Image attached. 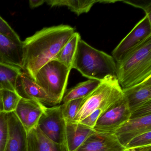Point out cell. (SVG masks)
Returning a JSON list of instances; mask_svg holds the SVG:
<instances>
[{
    "instance_id": "14",
    "label": "cell",
    "mask_w": 151,
    "mask_h": 151,
    "mask_svg": "<svg viewBox=\"0 0 151 151\" xmlns=\"http://www.w3.org/2000/svg\"><path fill=\"white\" fill-rule=\"evenodd\" d=\"M131 112L151 101V76L127 89H122Z\"/></svg>"
},
{
    "instance_id": "22",
    "label": "cell",
    "mask_w": 151,
    "mask_h": 151,
    "mask_svg": "<svg viewBox=\"0 0 151 151\" xmlns=\"http://www.w3.org/2000/svg\"><path fill=\"white\" fill-rule=\"evenodd\" d=\"M21 98L15 91L1 89L3 111L6 113L14 112Z\"/></svg>"
},
{
    "instance_id": "15",
    "label": "cell",
    "mask_w": 151,
    "mask_h": 151,
    "mask_svg": "<svg viewBox=\"0 0 151 151\" xmlns=\"http://www.w3.org/2000/svg\"><path fill=\"white\" fill-rule=\"evenodd\" d=\"M22 41L18 42L0 33V61L22 69Z\"/></svg>"
},
{
    "instance_id": "10",
    "label": "cell",
    "mask_w": 151,
    "mask_h": 151,
    "mask_svg": "<svg viewBox=\"0 0 151 151\" xmlns=\"http://www.w3.org/2000/svg\"><path fill=\"white\" fill-rule=\"evenodd\" d=\"M15 91L23 99L35 100L50 106L58 105L28 74L24 71H22L17 78Z\"/></svg>"
},
{
    "instance_id": "27",
    "label": "cell",
    "mask_w": 151,
    "mask_h": 151,
    "mask_svg": "<svg viewBox=\"0 0 151 151\" xmlns=\"http://www.w3.org/2000/svg\"><path fill=\"white\" fill-rule=\"evenodd\" d=\"M102 114V110L97 109L79 122L91 129H93L97 121Z\"/></svg>"
},
{
    "instance_id": "30",
    "label": "cell",
    "mask_w": 151,
    "mask_h": 151,
    "mask_svg": "<svg viewBox=\"0 0 151 151\" xmlns=\"http://www.w3.org/2000/svg\"><path fill=\"white\" fill-rule=\"evenodd\" d=\"M3 111V105H2V99H1V89L0 88V112Z\"/></svg>"
},
{
    "instance_id": "4",
    "label": "cell",
    "mask_w": 151,
    "mask_h": 151,
    "mask_svg": "<svg viewBox=\"0 0 151 151\" xmlns=\"http://www.w3.org/2000/svg\"><path fill=\"white\" fill-rule=\"evenodd\" d=\"M123 96L122 89L115 77H110L101 82L99 85L83 100L82 106L74 119L79 122L97 109L102 114Z\"/></svg>"
},
{
    "instance_id": "2",
    "label": "cell",
    "mask_w": 151,
    "mask_h": 151,
    "mask_svg": "<svg viewBox=\"0 0 151 151\" xmlns=\"http://www.w3.org/2000/svg\"><path fill=\"white\" fill-rule=\"evenodd\" d=\"M89 79L101 81L115 77L116 63L112 56L79 40L72 69Z\"/></svg>"
},
{
    "instance_id": "21",
    "label": "cell",
    "mask_w": 151,
    "mask_h": 151,
    "mask_svg": "<svg viewBox=\"0 0 151 151\" xmlns=\"http://www.w3.org/2000/svg\"><path fill=\"white\" fill-rule=\"evenodd\" d=\"M100 81L89 79L81 82L76 86L67 90L63 98V103L72 100L83 99L89 95L100 84Z\"/></svg>"
},
{
    "instance_id": "7",
    "label": "cell",
    "mask_w": 151,
    "mask_h": 151,
    "mask_svg": "<svg viewBox=\"0 0 151 151\" xmlns=\"http://www.w3.org/2000/svg\"><path fill=\"white\" fill-rule=\"evenodd\" d=\"M37 126L49 139L57 144L66 146V122L61 105L52 107H46L39 121Z\"/></svg>"
},
{
    "instance_id": "6",
    "label": "cell",
    "mask_w": 151,
    "mask_h": 151,
    "mask_svg": "<svg viewBox=\"0 0 151 151\" xmlns=\"http://www.w3.org/2000/svg\"><path fill=\"white\" fill-rule=\"evenodd\" d=\"M131 112L124 96L104 112L98 119L93 129L97 132L114 134L130 118Z\"/></svg>"
},
{
    "instance_id": "31",
    "label": "cell",
    "mask_w": 151,
    "mask_h": 151,
    "mask_svg": "<svg viewBox=\"0 0 151 151\" xmlns=\"http://www.w3.org/2000/svg\"><path fill=\"white\" fill-rule=\"evenodd\" d=\"M134 151H151L150 150H148L147 149H137V150H135Z\"/></svg>"
},
{
    "instance_id": "11",
    "label": "cell",
    "mask_w": 151,
    "mask_h": 151,
    "mask_svg": "<svg viewBox=\"0 0 151 151\" xmlns=\"http://www.w3.org/2000/svg\"><path fill=\"white\" fill-rule=\"evenodd\" d=\"M8 137L5 151H28V133L14 112L7 113Z\"/></svg>"
},
{
    "instance_id": "3",
    "label": "cell",
    "mask_w": 151,
    "mask_h": 151,
    "mask_svg": "<svg viewBox=\"0 0 151 151\" xmlns=\"http://www.w3.org/2000/svg\"><path fill=\"white\" fill-rule=\"evenodd\" d=\"M116 75L122 89L134 86L151 76V37L116 63Z\"/></svg>"
},
{
    "instance_id": "19",
    "label": "cell",
    "mask_w": 151,
    "mask_h": 151,
    "mask_svg": "<svg viewBox=\"0 0 151 151\" xmlns=\"http://www.w3.org/2000/svg\"><path fill=\"white\" fill-rule=\"evenodd\" d=\"M47 5L54 6H66L72 12L80 15L90 11L92 7L98 2L106 3V1H80V0H45Z\"/></svg>"
},
{
    "instance_id": "13",
    "label": "cell",
    "mask_w": 151,
    "mask_h": 151,
    "mask_svg": "<svg viewBox=\"0 0 151 151\" xmlns=\"http://www.w3.org/2000/svg\"><path fill=\"white\" fill-rule=\"evenodd\" d=\"M149 131H151V114L130 119L114 134L125 147L132 139Z\"/></svg>"
},
{
    "instance_id": "17",
    "label": "cell",
    "mask_w": 151,
    "mask_h": 151,
    "mask_svg": "<svg viewBox=\"0 0 151 151\" xmlns=\"http://www.w3.org/2000/svg\"><path fill=\"white\" fill-rule=\"evenodd\" d=\"M28 151H68L65 145L49 139L37 126L28 133Z\"/></svg>"
},
{
    "instance_id": "28",
    "label": "cell",
    "mask_w": 151,
    "mask_h": 151,
    "mask_svg": "<svg viewBox=\"0 0 151 151\" xmlns=\"http://www.w3.org/2000/svg\"><path fill=\"white\" fill-rule=\"evenodd\" d=\"M150 114H151V101L147 102L132 113L130 119L142 117Z\"/></svg>"
},
{
    "instance_id": "20",
    "label": "cell",
    "mask_w": 151,
    "mask_h": 151,
    "mask_svg": "<svg viewBox=\"0 0 151 151\" xmlns=\"http://www.w3.org/2000/svg\"><path fill=\"white\" fill-rule=\"evenodd\" d=\"M81 38L79 33L75 32L54 60H57L68 68L72 69L78 44Z\"/></svg>"
},
{
    "instance_id": "8",
    "label": "cell",
    "mask_w": 151,
    "mask_h": 151,
    "mask_svg": "<svg viewBox=\"0 0 151 151\" xmlns=\"http://www.w3.org/2000/svg\"><path fill=\"white\" fill-rule=\"evenodd\" d=\"M151 37V18L145 16L121 41L112 52L116 63L122 60L131 52Z\"/></svg>"
},
{
    "instance_id": "18",
    "label": "cell",
    "mask_w": 151,
    "mask_h": 151,
    "mask_svg": "<svg viewBox=\"0 0 151 151\" xmlns=\"http://www.w3.org/2000/svg\"><path fill=\"white\" fill-rule=\"evenodd\" d=\"M22 72L20 68L0 61V88L15 91L17 81Z\"/></svg>"
},
{
    "instance_id": "32",
    "label": "cell",
    "mask_w": 151,
    "mask_h": 151,
    "mask_svg": "<svg viewBox=\"0 0 151 151\" xmlns=\"http://www.w3.org/2000/svg\"></svg>"
},
{
    "instance_id": "25",
    "label": "cell",
    "mask_w": 151,
    "mask_h": 151,
    "mask_svg": "<svg viewBox=\"0 0 151 151\" xmlns=\"http://www.w3.org/2000/svg\"><path fill=\"white\" fill-rule=\"evenodd\" d=\"M8 137L7 113L0 112V151H5Z\"/></svg>"
},
{
    "instance_id": "29",
    "label": "cell",
    "mask_w": 151,
    "mask_h": 151,
    "mask_svg": "<svg viewBox=\"0 0 151 151\" xmlns=\"http://www.w3.org/2000/svg\"><path fill=\"white\" fill-rule=\"evenodd\" d=\"M45 2V0H30L29 1L30 7L31 9L40 6Z\"/></svg>"
},
{
    "instance_id": "24",
    "label": "cell",
    "mask_w": 151,
    "mask_h": 151,
    "mask_svg": "<svg viewBox=\"0 0 151 151\" xmlns=\"http://www.w3.org/2000/svg\"><path fill=\"white\" fill-rule=\"evenodd\" d=\"M151 146V131L141 134L132 139L125 146L127 151Z\"/></svg>"
},
{
    "instance_id": "9",
    "label": "cell",
    "mask_w": 151,
    "mask_h": 151,
    "mask_svg": "<svg viewBox=\"0 0 151 151\" xmlns=\"http://www.w3.org/2000/svg\"><path fill=\"white\" fill-rule=\"evenodd\" d=\"M46 107L38 101L21 98L14 113L27 133L37 126Z\"/></svg>"
},
{
    "instance_id": "5",
    "label": "cell",
    "mask_w": 151,
    "mask_h": 151,
    "mask_svg": "<svg viewBox=\"0 0 151 151\" xmlns=\"http://www.w3.org/2000/svg\"><path fill=\"white\" fill-rule=\"evenodd\" d=\"M71 70L56 60H53L40 69L33 79L47 94L60 104L66 92Z\"/></svg>"
},
{
    "instance_id": "1",
    "label": "cell",
    "mask_w": 151,
    "mask_h": 151,
    "mask_svg": "<svg viewBox=\"0 0 151 151\" xmlns=\"http://www.w3.org/2000/svg\"><path fill=\"white\" fill-rule=\"evenodd\" d=\"M75 32L68 25L43 28L22 41V69L33 79L37 71L54 60Z\"/></svg>"
},
{
    "instance_id": "23",
    "label": "cell",
    "mask_w": 151,
    "mask_h": 151,
    "mask_svg": "<svg viewBox=\"0 0 151 151\" xmlns=\"http://www.w3.org/2000/svg\"><path fill=\"white\" fill-rule=\"evenodd\" d=\"M83 99L72 100L61 105L63 115L66 122L74 121L82 106Z\"/></svg>"
},
{
    "instance_id": "16",
    "label": "cell",
    "mask_w": 151,
    "mask_h": 151,
    "mask_svg": "<svg viewBox=\"0 0 151 151\" xmlns=\"http://www.w3.org/2000/svg\"><path fill=\"white\" fill-rule=\"evenodd\" d=\"M96 132L80 122H66V144L68 151H76L90 136Z\"/></svg>"
},
{
    "instance_id": "26",
    "label": "cell",
    "mask_w": 151,
    "mask_h": 151,
    "mask_svg": "<svg viewBox=\"0 0 151 151\" xmlns=\"http://www.w3.org/2000/svg\"><path fill=\"white\" fill-rule=\"evenodd\" d=\"M0 33L3 34L13 40L22 42L20 37L8 23L0 16Z\"/></svg>"
},
{
    "instance_id": "12",
    "label": "cell",
    "mask_w": 151,
    "mask_h": 151,
    "mask_svg": "<svg viewBox=\"0 0 151 151\" xmlns=\"http://www.w3.org/2000/svg\"><path fill=\"white\" fill-rule=\"evenodd\" d=\"M76 151H128L114 134L96 132Z\"/></svg>"
}]
</instances>
